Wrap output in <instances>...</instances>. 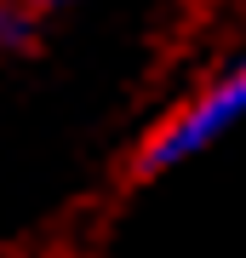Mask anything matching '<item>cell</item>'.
Segmentation results:
<instances>
[{
	"label": "cell",
	"mask_w": 246,
	"mask_h": 258,
	"mask_svg": "<svg viewBox=\"0 0 246 258\" xmlns=\"http://www.w3.org/2000/svg\"><path fill=\"white\" fill-rule=\"evenodd\" d=\"M18 6H29V12H52V6H69V0H18Z\"/></svg>",
	"instance_id": "3"
},
{
	"label": "cell",
	"mask_w": 246,
	"mask_h": 258,
	"mask_svg": "<svg viewBox=\"0 0 246 258\" xmlns=\"http://www.w3.org/2000/svg\"><path fill=\"white\" fill-rule=\"evenodd\" d=\"M40 35V12L18 6V0H0V46L6 52H29Z\"/></svg>",
	"instance_id": "2"
},
{
	"label": "cell",
	"mask_w": 246,
	"mask_h": 258,
	"mask_svg": "<svg viewBox=\"0 0 246 258\" xmlns=\"http://www.w3.org/2000/svg\"><path fill=\"white\" fill-rule=\"evenodd\" d=\"M240 120H246V57H235L223 75H212L178 115H166L160 126L137 144L132 178H160V172H172V166L195 161L201 149L218 144L223 132H235Z\"/></svg>",
	"instance_id": "1"
}]
</instances>
